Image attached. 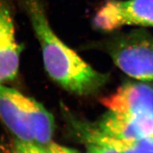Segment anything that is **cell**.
I'll use <instances>...</instances> for the list:
<instances>
[{
	"label": "cell",
	"mask_w": 153,
	"mask_h": 153,
	"mask_svg": "<svg viewBox=\"0 0 153 153\" xmlns=\"http://www.w3.org/2000/svg\"><path fill=\"white\" fill-rule=\"evenodd\" d=\"M87 153H119L107 145L97 143H87Z\"/></svg>",
	"instance_id": "8fae6325"
},
{
	"label": "cell",
	"mask_w": 153,
	"mask_h": 153,
	"mask_svg": "<svg viewBox=\"0 0 153 153\" xmlns=\"http://www.w3.org/2000/svg\"><path fill=\"white\" fill-rule=\"evenodd\" d=\"M101 133L126 140L153 136V114H123L109 111L103 116L98 127Z\"/></svg>",
	"instance_id": "8992f818"
},
{
	"label": "cell",
	"mask_w": 153,
	"mask_h": 153,
	"mask_svg": "<svg viewBox=\"0 0 153 153\" xmlns=\"http://www.w3.org/2000/svg\"><path fill=\"white\" fill-rule=\"evenodd\" d=\"M87 143H97L114 149L119 153H153V137L139 140L120 139L101 133L96 128L77 124Z\"/></svg>",
	"instance_id": "ba28073f"
},
{
	"label": "cell",
	"mask_w": 153,
	"mask_h": 153,
	"mask_svg": "<svg viewBox=\"0 0 153 153\" xmlns=\"http://www.w3.org/2000/svg\"><path fill=\"white\" fill-rule=\"evenodd\" d=\"M152 137H153V136H152Z\"/></svg>",
	"instance_id": "4fadbf2b"
},
{
	"label": "cell",
	"mask_w": 153,
	"mask_h": 153,
	"mask_svg": "<svg viewBox=\"0 0 153 153\" xmlns=\"http://www.w3.org/2000/svg\"><path fill=\"white\" fill-rule=\"evenodd\" d=\"M20 62V48L15 35L10 0H0V83L16 78Z\"/></svg>",
	"instance_id": "5b68a950"
},
{
	"label": "cell",
	"mask_w": 153,
	"mask_h": 153,
	"mask_svg": "<svg viewBox=\"0 0 153 153\" xmlns=\"http://www.w3.org/2000/svg\"><path fill=\"white\" fill-rule=\"evenodd\" d=\"M0 118L17 140L34 143L33 135L19 105L11 97L9 87L1 85V83H0Z\"/></svg>",
	"instance_id": "9c48e42d"
},
{
	"label": "cell",
	"mask_w": 153,
	"mask_h": 153,
	"mask_svg": "<svg viewBox=\"0 0 153 153\" xmlns=\"http://www.w3.org/2000/svg\"><path fill=\"white\" fill-rule=\"evenodd\" d=\"M108 54L126 74L142 81L153 80V36L141 30L115 36L108 41Z\"/></svg>",
	"instance_id": "7a4b0ae2"
},
{
	"label": "cell",
	"mask_w": 153,
	"mask_h": 153,
	"mask_svg": "<svg viewBox=\"0 0 153 153\" xmlns=\"http://www.w3.org/2000/svg\"><path fill=\"white\" fill-rule=\"evenodd\" d=\"M9 94L19 105L23 116L33 136L34 143L46 146L52 142L55 132L53 115L31 97H26L16 89L9 88Z\"/></svg>",
	"instance_id": "52a82bcc"
},
{
	"label": "cell",
	"mask_w": 153,
	"mask_h": 153,
	"mask_svg": "<svg viewBox=\"0 0 153 153\" xmlns=\"http://www.w3.org/2000/svg\"><path fill=\"white\" fill-rule=\"evenodd\" d=\"M0 153H45V147L36 144L16 140L10 148L4 150H0Z\"/></svg>",
	"instance_id": "30bf717a"
},
{
	"label": "cell",
	"mask_w": 153,
	"mask_h": 153,
	"mask_svg": "<svg viewBox=\"0 0 153 153\" xmlns=\"http://www.w3.org/2000/svg\"><path fill=\"white\" fill-rule=\"evenodd\" d=\"M93 24L107 32L126 25L153 27V0H108L96 13Z\"/></svg>",
	"instance_id": "3957f363"
},
{
	"label": "cell",
	"mask_w": 153,
	"mask_h": 153,
	"mask_svg": "<svg viewBox=\"0 0 153 153\" xmlns=\"http://www.w3.org/2000/svg\"><path fill=\"white\" fill-rule=\"evenodd\" d=\"M110 111L123 114H153V86L128 82L101 100Z\"/></svg>",
	"instance_id": "277c9868"
},
{
	"label": "cell",
	"mask_w": 153,
	"mask_h": 153,
	"mask_svg": "<svg viewBox=\"0 0 153 153\" xmlns=\"http://www.w3.org/2000/svg\"><path fill=\"white\" fill-rule=\"evenodd\" d=\"M28 15L39 41L45 70L56 83L79 95L97 92L108 79L58 38L48 19L43 0H17Z\"/></svg>",
	"instance_id": "6da1fadb"
},
{
	"label": "cell",
	"mask_w": 153,
	"mask_h": 153,
	"mask_svg": "<svg viewBox=\"0 0 153 153\" xmlns=\"http://www.w3.org/2000/svg\"><path fill=\"white\" fill-rule=\"evenodd\" d=\"M44 147H45V153H79L74 149L67 148L53 142Z\"/></svg>",
	"instance_id": "7c38bea8"
}]
</instances>
